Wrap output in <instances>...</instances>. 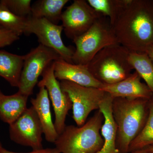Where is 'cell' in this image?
<instances>
[{"mask_svg":"<svg viewBox=\"0 0 153 153\" xmlns=\"http://www.w3.org/2000/svg\"><path fill=\"white\" fill-rule=\"evenodd\" d=\"M24 60L25 55L0 50V76L13 87H19Z\"/></svg>","mask_w":153,"mask_h":153,"instance_id":"cell-17","label":"cell"},{"mask_svg":"<svg viewBox=\"0 0 153 153\" xmlns=\"http://www.w3.org/2000/svg\"><path fill=\"white\" fill-rule=\"evenodd\" d=\"M28 97L19 91L6 95L0 91V119L9 125L16 121L27 108Z\"/></svg>","mask_w":153,"mask_h":153,"instance_id":"cell-16","label":"cell"},{"mask_svg":"<svg viewBox=\"0 0 153 153\" xmlns=\"http://www.w3.org/2000/svg\"><path fill=\"white\" fill-rule=\"evenodd\" d=\"M130 0H88L94 10L103 16L108 17L111 25Z\"/></svg>","mask_w":153,"mask_h":153,"instance_id":"cell-21","label":"cell"},{"mask_svg":"<svg viewBox=\"0 0 153 153\" xmlns=\"http://www.w3.org/2000/svg\"><path fill=\"white\" fill-rule=\"evenodd\" d=\"M84 0H74L62 13L61 21L66 36L73 40L86 32L102 16Z\"/></svg>","mask_w":153,"mask_h":153,"instance_id":"cell-9","label":"cell"},{"mask_svg":"<svg viewBox=\"0 0 153 153\" xmlns=\"http://www.w3.org/2000/svg\"><path fill=\"white\" fill-rule=\"evenodd\" d=\"M113 100L112 97L106 93L100 105L99 110L104 117L100 130L104 142L101 149L96 153H120L117 146V129L113 116Z\"/></svg>","mask_w":153,"mask_h":153,"instance_id":"cell-14","label":"cell"},{"mask_svg":"<svg viewBox=\"0 0 153 153\" xmlns=\"http://www.w3.org/2000/svg\"><path fill=\"white\" fill-rule=\"evenodd\" d=\"M1 153H60L56 148H46V149H41L33 150L32 152L27 153H19L16 152H11L7 150L3 149Z\"/></svg>","mask_w":153,"mask_h":153,"instance_id":"cell-25","label":"cell"},{"mask_svg":"<svg viewBox=\"0 0 153 153\" xmlns=\"http://www.w3.org/2000/svg\"><path fill=\"white\" fill-rule=\"evenodd\" d=\"M19 39V37L10 31L3 29L0 30V48L9 46Z\"/></svg>","mask_w":153,"mask_h":153,"instance_id":"cell-24","label":"cell"},{"mask_svg":"<svg viewBox=\"0 0 153 153\" xmlns=\"http://www.w3.org/2000/svg\"><path fill=\"white\" fill-rule=\"evenodd\" d=\"M147 54L149 55L153 64V46L148 50Z\"/></svg>","mask_w":153,"mask_h":153,"instance_id":"cell-27","label":"cell"},{"mask_svg":"<svg viewBox=\"0 0 153 153\" xmlns=\"http://www.w3.org/2000/svg\"><path fill=\"white\" fill-rule=\"evenodd\" d=\"M153 146V98L149 102V114L146 121L140 133L131 142L128 152Z\"/></svg>","mask_w":153,"mask_h":153,"instance_id":"cell-20","label":"cell"},{"mask_svg":"<svg viewBox=\"0 0 153 153\" xmlns=\"http://www.w3.org/2000/svg\"><path fill=\"white\" fill-rule=\"evenodd\" d=\"M0 2L19 17L28 18L31 16V0H1Z\"/></svg>","mask_w":153,"mask_h":153,"instance_id":"cell-23","label":"cell"},{"mask_svg":"<svg viewBox=\"0 0 153 153\" xmlns=\"http://www.w3.org/2000/svg\"><path fill=\"white\" fill-rule=\"evenodd\" d=\"M60 82L62 90L72 102L73 119L77 126H81L91 111L99 110L106 93L99 88L82 86L67 80Z\"/></svg>","mask_w":153,"mask_h":153,"instance_id":"cell-7","label":"cell"},{"mask_svg":"<svg viewBox=\"0 0 153 153\" xmlns=\"http://www.w3.org/2000/svg\"><path fill=\"white\" fill-rule=\"evenodd\" d=\"M36 97L31 100L32 106L36 111L42 126L43 134L47 142L55 143L59 136L52 120L50 99L48 91L44 86H40Z\"/></svg>","mask_w":153,"mask_h":153,"instance_id":"cell-15","label":"cell"},{"mask_svg":"<svg viewBox=\"0 0 153 153\" xmlns=\"http://www.w3.org/2000/svg\"><path fill=\"white\" fill-rule=\"evenodd\" d=\"M60 58L55 50L41 44L25 55L18 91L28 97L32 95L39 76L54 61Z\"/></svg>","mask_w":153,"mask_h":153,"instance_id":"cell-6","label":"cell"},{"mask_svg":"<svg viewBox=\"0 0 153 153\" xmlns=\"http://www.w3.org/2000/svg\"><path fill=\"white\" fill-rule=\"evenodd\" d=\"M111 26L119 44L147 53L153 46V0H130Z\"/></svg>","mask_w":153,"mask_h":153,"instance_id":"cell-1","label":"cell"},{"mask_svg":"<svg viewBox=\"0 0 153 153\" xmlns=\"http://www.w3.org/2000/svg\"><path fill=\"white\" fill-rule=\"evenodd\" d=\"M104 122L100 110L81 126H66L55 144L60 153H96L102 148L100 130Z\"/></svg>","mask_w":153,"mask_h":153,"instance_id":"cell-3","label":"cell"},{"mask_svg":"<svg viewBox=\"0 0 153 153\" xmlns=\"http://www.w3.org/2000/svg\"><path fill=\"white\" fill-rule=\"evenodd\" d=\"M141 77L135 71L125 79L113 84H102L99 88L113 98L126 97L150 100L153 94L146 84L141 81Z\"/></svg>","mask_w":153,"mask_h":153,"instance_id":"cell-12","label":"cell"},{"mask_svg":"<svg viewBox=\"0 0 153 153\" xmlns=\"http://www.w3.org/2000/svg\"><path fill=\"white\" fill-rule=\"evenodd\" d=\"M127 153H150L149 152L147 149H143L138 150H136L133 151V152H130Z\"/></svg>","mask_w":153,"mask_h":153,"instance_id":"cell-26","label":"cell"},{"mask_svg":"<svg viewBox=\"0 0 153 153\" xmlns=\"http://www.w3.org/2000/svg\"><path fill=\"white\" fill-rule=\"evenodd\" d=\"M63 30L62 25H55L44 18L30 16L27 19L25 34L36 35L40 44L53 49L62 59L73 63L72 59L74 50L63 43L61 38Z\"/></svg>","mask_w":153,"mask_h":153,"instance_id":"cell-8","label":"cell"},{"mask_svg":"<svg viewBox=\"0 0 153 153\" xmlns=\"http://www.w3.org/2000/svg\"><path fill=\"white\" fill-rule=\"evenodd\" d=\"M73 41L76 48L72 57V63L83 66H87L103 48L119 44L109 21L103 16Z\"/></svg>","mask_w":153,"mask_h":153,"instance_id":"cell-5","label":"cell"},{"mask_svg":"<svg viewBox=\"0 0 153 153\" xmlns=\"http://www.w3.org/2000/svg\"><path fill=\"white\" fill-rule=\"evenodd\" d=\"M146 148L150 153H153V146H151Z\"/></svg>","mask_w":153,"mask_h":153,"instance_id":"cell-28","label":"cell"},{"mask_svg":"<svg viewBox=\"0 0 153 153\" xmlns=\"http://www.w3.org/2000/svg\"><path fill=\"white\" fill-rule=\"evenodd\" d=\"M130 51L120 44L103 48L86 66L91 74L102 84L120 82L131 74L129 61Z\"/></svg>","mask_w":153,"mask_h":153,"instance_id":"cell-4","label":"cell"},{"mask_svg":"<svg viewBox=\"0 0 153 153\" xmlns=\"http://www.w3.org/2000/svg\"><path fill=\"white\" fill-rule=\"evenodd\" d=\"M4 29V28L2 27H1V26H0V30H2V29Z\"/></svg>","mask_w":153,"mask_h":153,"instance_id":"cell-30","label":"cell"},{"mask_svg":"<svg viewBox=\"0 0 153 153\" xmlns=\"http://www.w3.org/2000/svg\"><path fill=\"white\" fill-rule=\"evenodd\" d=\"M53 63L42 74V79L38 82V86H44L48 91L55 111L54 125L57 133L60 135L66 127V116L72 108V105L69 96L62 90L60 82L55 77Z\"/></svg>","mask_w":153,"mask_h":153,"instance_id":"cell-11","label":"cell"},{"mask_svg":"<svg viewBox=\"0 0 153 153\" xmlns=\"http://www.w3.org/2000/svg\"><path fill=\"white\" fill-rule=\"evenodd\" d=\"M68 0H40L32 5L31 17L44 18L55 25L61 21L62 10Z\"/></svg>","mask_w":153,"mask_h":153,"instance_id":"cell-18","label":"cell"},{"mask_svg":"<svg viewBox=\"0 0 153 153\" xmlns=\"http://www.w3.org/2000/svg\"><path fill=\"white\" fill-rule=\"evenodd\" d=\"M149 101L144 98H113L112 114L117 129V146L120 153L128 152L131 143L143 127Z\"/></svg>","mask_w":153,"mask_h":153,"instance_id":"cell-2","label":"cell"},{"mask_svg":"<svg viewBox=\"0 0 153 153\" xmlns=\"http://www.w3.org/2000/svg\"><path fill=\"white\" fill-rule=\"evenodd\" d=\"M10 139L18 144L33 150L43 149L42 126L33 106L27 108L16 121L10 125Z\"/></svg>","mask_w":153,"mask_h":153,"instance_id":"cell-10","label":"cell"},{"mask_svg":"<svg viewBox=\"0 0 153 153\" xmlns=\"http://www.w3.org/2000/svg\"><path fill=\"white\" fill-rule=\"evenodd\" d=\"M129 61L153 94V64L146 53L130 52Z\"/></svg>","mask_w":153,"mask_h":153,"instance_id":"cell-19","label":"cell"},{"mask_svg":"<svg viewBox=\"0 0 153 153\" xmlns=\"http://www.w3.org/2000/svg\"><path fill=\"white\" fill-rule=\"evenodd\" d=\"M53 65L55 77L60 81L67 80L82 86L99 88L102 85L86 66L69 63L61 58L54 61Z\"/></svg>","mask_w":153,"mask_h":153,"instance_id":"cell-13","label":"cell"},{"mask_svg":"<svg viewBox=\"0 0 153 153\" xmlns=\"http://www.w3.org/2000/svg\"><path fill=\"white\" fill-rule=\"evenodd\" d=\"M3 149V148H2V145L1 144V143H0V153H1V151Z\"/></svg>","mask_w":153,"mask_h":153,"instance_id":"cell-29","label":"cell"},{"mask_svg":"<svg viewBox=\"0 0 153 153\" xmlns=\"http://www.w3.org/2000/svg\"><path fill=\"white\" fill-rule=\"evenodd\" d=\"M27 18L17 16L0 2V26L19 36L25 34Z\"/></svg>","mask_w":153,"mask_h":153,"instance_id":"cell-22","label":"cell"}]
</instances>
